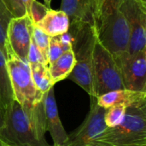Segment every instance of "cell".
Wrapping results in <instances>:
<instances>
[{
	"label": "cell",
	"instance_id": "obj_1",
	"mask_svg": "<svg viewBox=\"0 0 146 146\" xmlns=\"http://www.w3.org/2000/svg\"><path fill=\"white\" fill-rule=\"evenodd\" d=\"M43 99L33 106H21L14 99L6 108L0 127V144L7 146H50Z\"/></svg>",
	"mask_w": 146,
	"mask_h": 146
},
{
	"label": "cell",
	"instance_id": "obj_2",
	"mask_svg": "<svg viewBox=\"0 0 146 146\" xmlns=\"http://www.w3.org/2000/svg\"><path fill=\"white\" fill-rule=\"evenodd\" d=\"M94 28L98 40L117 58L126 53L129 43V27L120 9L121 0H93Z\"/></svg>",
	"mask_w": 146,
	"mask_h": 146
},
{
	"label": "cell",
	"instance_id": "obj_3",
	"mask_svg": "<svg viewBox=\"0 0 146 146\" xmlns=\"http://www.w3.org/2000/svg\"><path fill=\"white\" fill-rule=\"evenodd\" d=\"M68 31L72 34V50L75 65L68 78L80 86L90 97H93L92 56L97 40L95 28L87 23L72 21Z\"/></svg>",
	"mask_w": 146,
	"mask_h": 146
},
{
	"label": "cell",
	"instance_id": "obj_4",
	"mask_svg": "<svg viewBox=\"0 0 146 146\" xmlns=\"http://www.w3.org/2000/svg\"><path fill=\"white\" fill-rule=\"evenodd\" d=\"M92 146H146V102L127 107L121 123L106 127Z\"/></svg>",
	"mask_w": 146,
	"mask_h": 146
},
{
	"label": "cell",
	"instance_id": "obj_5",
	"mask_svg": "<svg viewBox=\"0 0 146 146\" xmlns=\"http://www.w3.org/2000/svg\"><path fill=\"white\" fill-rule=\"evenodd\" d=\"M92 88L94 98L111 91L125 89L119 66L98 38L92 56Z\"/></svg>",
	"mask_w": 146,
	"mask_h": 146
},
{
	"label": "cell",
	"instance_id": "obj_6",
	"mask_svg": "<svg viewBox=\"0 0 146 146\" xmlns=\"http://www.w3.org/2000/svg\"><path fill=\"white\" fill-rule=\"evenodd\" d=\"M7 67L15 99L21 106H33L43 99L42 94L35 86L27 62L21 61L10 53L7 58Z\"/></svg>",
	"mask_w": 146,
	"mask_h": 146
},
{
	"label": "cell",
	"instance_id": "obj_7",
	"mask_svg": "<svg viewBox=\"0 0 146 146\" xmlns=\"http://www.w3.org/2000/svg\"><path fill=\"white\" fill-rule=\"evenodd\" d=\"M120 9L129 27L128 56L146 49V0H121Z\"/></svg>",
	"mask_w": 146,
	"mask_h": 146
},
{
	"label": "cell",
	"instance_id": "obj_8",
	"mask_svg": "<svg viewBox=\"0 0 146 146\" xmlns=\"http://www.w3.org/2000/svg\"><path fill=\"white\" fill-rule=\"evenodd\" d=\"M105 110L98 105L96 98L91 97V107L85 121L61 146H92V142L106 128L104 121Z\"/></svg>",
	"mask_w": 146,
	"mask_h": 146
},
{
	"label": "cell",
	"instance_id": "obj_9",
	"mask_svg": "<svg viewBox=\"0 0 146 146\" xmlns=\"http://www.w3.org/2000/svg\"><path fill=\"white\" fill-rule=\"evenodd\" d=\"M114 59L121 69L125 89L146 92V49L132 56L124 53Z\"/></svg>",
	"mask_w": 146,
	"mask_h": 146
},
{
	"label": "cell",
	"instance_id": "obj_10",
	"mask_svg": "<svg viewBox=\"0 0 146 146\" xmlns=\"http://www.w3.org/2000/svg\"><path fill=\"white\" fill-rule=\"evenodd\" d=\"M33 26L34 24L28 15L13 18L10 21L6 33L8 56L13 53L21 61L27 62V53L32 40Z\"/></svg>",
	"mask_w": 146,
	"mask_h": 146
},
{
	"label": "cell",
	"instance_id": "obj_11",
	"mask_svg": "<svg viewBox=\"0 0 146 146\" xmlns=\"http://www.w3.org/2000/svg\"><path fill=\"white\" fill-rule=\"evenodd\" d=\"M43 104L45 115L46 131L50 133L54 146H61L67 141L68 134L66 133L59 117L53 87L44 94Z\"/></svg>",
	"mask_w": 146,
	"mask_h": 146
},
{
	"label": "cell",
	"instance_id": "obj_12",
	"mask_svg": "<svg viewBox=\"0 0 146 146\" xmlns=\"http://www.w3.org/2000/svg\"><path fill=\"white\" fill-rule=\"evenodd\" d=\"M96 100L98 105L104 110L115 105H123L127 108L146 102V92L127 89L115 90L96 98Z\"/></svg>",
	"mask_w": 146,
	"mask_h": 146
},
{
	"label": "cell",
	"instance_id": "obj_13",
	"mask_svg": "<svg viewBox=\"0 0 146 146\" xmlns=\"http://www.w3.org/2000/svg\"><path fill=\"white\" fill-rule=\"evenodd\" d=\"M61 10L67 14L70 22L80 21L94 27L93 0H62Z\"/></svg>",
	"mask_w": 146,
	"mask_h": 146
},
{
	"label": "cell",
	"instance_id": "obj_14",
	"mask_svg": "<svg viewBox=\"0 0 146 146\" xmlns=\"http://www.w3.org/2000/svg\"><path fill=\"white\" fill-rule=\"evenodd\" d=\"M69 24L70 21L66 13L61 9H50L46 15L34 25L51 38L67 33Z\"/></svg>",
	"mask_w": 146,
	"mask_h": 146
},
{
	"label": "cell",
	"instance_id": "obj_15",
	"mask_svg": "<svg viewBox=\"0 0 146 146\" xmlns=\"http://www.w3.org/2000/svg\"><path fill=\"white\" fill-rule=\"evenodd\" d=\"M75 65V57L72 49L65 51L48 67L53 84L68 77Z\"/></svg>",
	"mask_w": 146,
	"mask_h": 146
},
{
	"label": "cell",
	"instance_id": "obj_16",
	"mask_svg": "<svg viewBox=\"0 0 146 146\" xmlns=\"http://www.w3.org/2000/svg\"><path fill=\"white\" fill-rule=\"evenodd\" d=\"M14 99L8 72L7 59L0 50V104L5 109Z\"/></svg>",
	"mask_w": 146,
	"mask_h": 146
},
{
	"label": "cell",
	"instance_id": "obj_17",
	"mask_svg": "<svg viewBox=\"0 0 146 146\" xmlns=\"http://www.w3.org/2000/svg\"><path fill=\"white\" fill-rule=\"evenodd\" d=\"M32 79L36 88L42 93L44 94L51 87L54 86L52 82L49 68L43 63L29 64Z\"/></svg>",
	"mask_w": 146,
	"mask_h": 146
},
{
	"label": "cell",
	"instance_id": "obj_18",
	"mask_svg": "<svg viewBox=\"0 0 146 146\" xmlns=\"http://www.w3.org/2000/svg\"><path fill=\"white\" fill-rule=\"evenodd\" d=\"M14 17L7 9L3 1L0 0V50L7 59L8 56V43L6 33L9 23Z\"/></svg>",
	"mask_w": 146,
	"mask_h": 146
},
{
	"label": "cell",
	"instance_id": "obj_19",
	"mask_svg": "<svg viewBox=\"0 0 146 146\" xmlns=\"http://www.w3.org/2000/svg\"><path fill=\"white\" fill-rule=\"evenodd\" d=\"M127 107L123 105L112 106L105 110L104 121L106 127H115L121 123L126 114Z\"/></svg>",
	"mask_w": 146,
	"mask_h": 146
},
{
	"label": "cell",
	"instance_id": "obj_20",
	"mask_svg": "<svg viewBox=\"0 0 146 146\" xmlns=\"http://www.w3.org/2000/svg\"><path fill=\"white\" fill-rule=\"evenodd\" d=\"M72 49V45L63 43L59 36L51 37L50 39L49 49H48V63L49 65L56 61L62 54L65 51Z\"/></svg>",
	"mask_w": 146,
	"mask_h": 146
},
{
	"label": "cell",
	"instance_id": "obj_21",
	"mask_svg": "<svg viewBox=\"0 0 146 146\" xmlns=\"http://www.w3.org/2000/svg\"><path fill=\"white\" fill-rule=\"evenodd\" d=\"M7 9L14 18L28 15L32 0H2Z\"/></svg>",
	"mask_w": 146,
	"mask_h": 146
},
{
	"label": "cell",
	"instance_id": "obj_22",
	"mask_svg": "<svg viewBox=\"0 0 146 146\" xmlns=\"http://www.w3.org/2000/svg\"><path fill=\"white\" fill-rule=\"evenodd\" d=\"M32 38L33 39L34 43L36 44V45L39 49L42 56H44V60L47 62L48 67H49V63H48V49H49V44H50V37L48 36L41 29H39L38 27H37L34 25L33 29Z\"/></svg>",
	"mask_w": 146,
	"mask_h": 146
},
{
	"label": "cell",
	"instance_id": "obj_23",
	"mask_svg": "<svg viewBox=\"0 0 146 146\" xmlns=\"http://www.w3.org/2000/svg\"><path fill=\"white\" fill-rule=\"evenodd\" d=\"M50 9V8L42 4L37 0H32L29 6L28 15L31 17L33 24H36L46 15V13L49 11Z\"/></svg>",
	"mask_w": 146,
	"mask_h": 146
},
{
	"label": "cell",
	"instance_id": "obj_24",
	"mask_svg": "<svg viewBox=\"0 0 146 146\" xmlns=\"http://www.w3.org/2000/svg\"><path fill=\"white\" fill-rule=\"evenodd\" d=\"M27 62H28V64L43 63V64H44L45 66L48 67L47 62H45L44 56H42L39 49L38 48V46L36 45V44L34 43L33 38L31 40L28 53H27Z\"/></svg>",
	"mask_w": 146,
	"mask_h": 146
},
{
	"label": "cell",
	"instance_id": "obj_25",
	"mask_svg": "<svg viewBox=\"0 0 146 146\" xmlns=\"http://www.w3.org/2000/svg\"><path fill=\"white\" fill-rule=\"evenodd\" d=\"M4 114H5V109L0 104V127L3 126V121H4Z\"/></svg>",
	"mask_w": 146,
	"mask_h": 146
},
{
	"label": "cell",
	"instance_id": "obj_26",
	"mask_svg": "<svg viewBox=\"0 0 146 146\" xmlns=\"http://www.w3.org/2000/svg\"><path fill=\"white\" fill-rule=\"evenodd\" d=\"M44 2H45V3H46V6H47V7L50 6V3H51V0H44ZM49 8H50V7H49Z\"/></svg>",
	"mask_w": 146,
	"mask_h": 146
},
{
	"label": "cell",
	"instance_id": "obj_27",
	"mask_svg": "<svg viewBox=\"0 0 146 146\" xmlns=\"http://www.w3.org/2000/svg\"><path fill=\"white\" fill-rule=\"evenodd\" d=\"M0 146H7V145H2V144H0Z\"/></svg>",
	"mask_w": 146,
	"mask_h": 146
}]
</instances>
